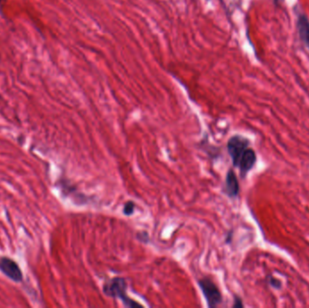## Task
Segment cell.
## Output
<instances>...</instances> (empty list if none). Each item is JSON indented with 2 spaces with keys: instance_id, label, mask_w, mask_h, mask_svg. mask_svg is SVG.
I'll use <instances>...</instances> for the list:
<instances>
[{
  "instance_id": "cell-7",
  "label": "cell",
  "mask_w": 309,
  "mask_h": 308,
  "mask_svg": "<svg viewBox=\"0 0 309 308\" xmlns=\"http://www.w3.org/2000/svg\"><path fill=\"white\" fill-rule=\"evenodd\" d=\"M240 191L237 176L232 169L227 173L225 179V193L230 197H236Z\"/></svg>"
},
{
  "instance_id": "cell-9",
  "label": "cell",
  "mask_w": 309,
  "mask_h": 308,
  "mask_svg": "<svg viewBox=\"0 0 309 308\" xmlns=\"http://www.w3.org/2000/svg\"><path fill=\"white\" fill-rule=\"evenodd\" d=\"M243 305H242V300L238 297H235V301L233 304V308H242Z\"/></svg>"
},
{
  "instance_id": "cell-11",
  "label": "cell",
  "mask_w": 309,
  "mask_h": 308,
  "mask_svg": "<svg viewBox=\"0 0 309 308\" xmlns=\"http://www.w3.org/2000/svg\"><path fill=\"white\" fill-rule=\"evenodd\" d=\"M2 1H3V0H0V4H1V3H2Z\"/></svg>"
},
{
  "instance_id": "cell-5",
  "label": "cell",
  "mask_w": 309,
  "mask_h": 308,
  "mask_svg": "<svg viewBox=\"0 0 309 308\" xmlns=\"http://www.w3.org/2000/svg\"><path fill=\"white\" fill-rule=\"evenodd\" d=\"M256 154L253 149L248 148L242 155L237 167L240 168V172L242 177L247 175L248 172L252 169L256 162Z\"/></svg>"
},
{
  "instance_id": "cell-1",
  "label": "cell",
  "mask_w": 309,
  "mask_h": 308,
  "mask_svg": "<svg viewBox=\"0 0 309 308\" xmlns=\"http://www.w3.org/2000/svg\"><path fill=\"white\" fill-rule=\"evenodd\" d=\"M127 282L123 277H116L109 279L103 285V292L109 298L121 300L127 308H141L142 305L129 298L127 295Z\"/></svg>"
},
{
  "instance_id": "cell-3",
  "label": "cell",
  "mask_w": 309,
  "mask_h": 308,
  "mask_svg": "<svg viewBox=\"0 0 309 308\" xmlns=\"http://www.w3.org/2000/svg\"><path fill=\"white\" fill-rule=\"evenodd\" d=\"M248 147L249 140L242 136H233L229 139L227 143V149L228 153L231 155L232 164L234 166H238L240 159Z\"/></svg>"
},
{
  "instance_id": "cell-10",
  "label": "cell",
  "mask_w": 309,
  "mask_h": 308,
  "mask_svg": "<svg viewBox=\"0 0 309 308\" xmlns=\"http://www.w3.org/2000/svg\"><path fill=\"white\" fill-rule=\"evenodd\" d=\"M273 1L275 4H278V3H279V2H280V1H282V0H273Z\"/></svg>"
},
{
  "instance_id": "cell-4",
  "label": "cell",
  "mask_w": 309,
  "mask_h": 308,
  "mask_svg": "<svg viewBox=\"0 0 309 308\" xmlns=\"http://www.w3.org/2000/svg\"><path fill=\"white\" fill-rule=\"evenodd\" d=\"M0 271L14 282L19 283L23 280V272L19 265L10 257H0Z\"/></svg>"
},
{
  "instance_id": "cell-2",
  "label": "cell",
  "mask_w": 309,
  "mask_h": 308,
  "mask_svg": "<svg viewBox=\"0 0 309 308\" xmlns=\"http://www.w3.org/2000/svg\"><path fill=\"white\" fill-rule=\"evenodd\" d=\"M198 286L206 298L207 306L214 308L219 307L222 302V293L216 284L210 277H203L198 280Z\"/></svg>"
},
{
  "instance_id": "cell-8",
  "label": "cell",
  "mask_w": 309,
  "mask_h": 308,
  "mask_svg": "<svg viewBox=\"0 0 309 308\" xmlns=\"http://www.w3.org/2000/svg\"><path fill=\"white\" fill-rule=\"evenodd\" d=\"M135 204L131 201H129L125 204L123 208V213L125 215L130 216L134 213Z\"/></svg>"
},
{
  "instance_id": "cell-6",
  "label": "cell",
  "mask_w": 309,
  "mask_h": 308,
  "mask_svg": "<svg viewBox=\"0 0 309 308\" xmlns=\"http://www.w3.org/2000/svg\"><path fill=\"white\" fill-rule=\"evenodd\" d=\"M299 38L309 50V19L305 14H299L297 20Z\"/></svg>"
}]
</instances>
